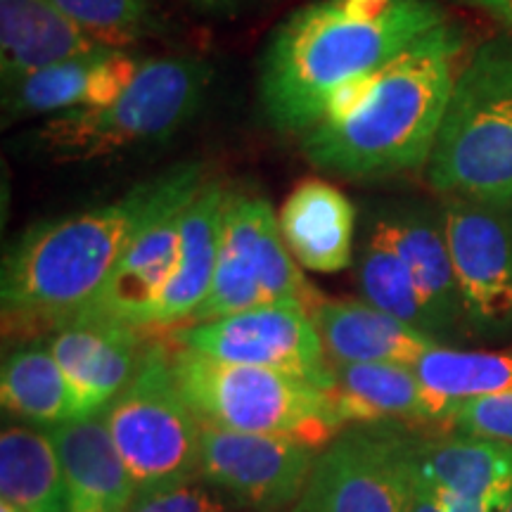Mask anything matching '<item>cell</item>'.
<instances>
[{
    "mask_svg": "<svg viewBox=\"0 0 512 512\" xmlns=\"http://www.w3.org/2000/svg\"><path fill=\"white\" fill-rule=\"evenodd\" d=\"M105 420L138 498L200 477V420L178 387L166 339L147 347Z\"/></svg>",
    "mask_w": 512,
    "mask_h": 512,
    "instance_id": "52a82bcc",
    "label": "cell"
},
{
    "mask_svg": "<svg viewBox=\"0 0 512 512\" xmlns=\"http://www.w3.org/2000/svg\"><path fill=\"white\" fill-rule=\"evenodd\" d=\"M356 273L358 287H361L368 304L403 320V323L430 332L427 313L422 309L418 287L413 283L411 271H408L406 264L399 259V254L394 252L392 245L373 226H368L366 230V240H363L361 254H358Z\"/></svg>",
    "mask_w": 512,
    "mask_h": 512,
    "instance_id": "4316f807",
    "label": "cell"
},
{
    "mask_svg": "<svg viewBox=\"0 0 512 512\" xmlns=\"http://www.w3.org/2000/svg\"><path fill=\"white\" fill-rule=\"evenodd\" d=\"M448 425L465 437L512 444V389L458 403Z\"/></svg>",
    "mask_w": 512,
    "mask_h": 512,
    "instance_id": "f1b7e54d",
    "label": "cell"
},
{
    "mask_svg": "<svg viewBox=\"0 0 512 512\" xmlns=\"http://www.w3.org/2000/svg\"><path fill=\"white\" fill-rule=\"evenodd\" d=\"M107 48L53 0H0V72L5 86L50 64Z\"/></svg>",
    "mask_w": 512,
    "mask_h": 512,
    "instance_id": "44dd1931",
    "label": "cell"
},
{
    "mask_svg": "<svg viewBox=\"0 0 512 512\" xmlns=\"http://www.w3.org/2000/svg\"><path fill=\"white\" fill-rule=\"evenodd\" d=\"M427 178L451 197L512 202V46L486 43L460 69Z\"/></svg>",
    "mask_w": 512,
    "mask_h": 512,
    "instance_id": "277c9868",
    "label": "cell"
},
{
    "mask_svg": "<svg viewBox=\"0 0 512 512\" xmlns=\"http://www.w3.org/2000/svg\"><path fill=\"white\" fill-rule=\"evenodd\" d=\"M147 330L105 318H74L46 335V347L72 384L81 418L102 413L128 387L150 344Z\"/></svg>",
    "mask_w": 512,
    "mask_h": 512,
    "instance_id": "4fadbf2b",
    "label": "cell"
},
{
    "mask_svg": "<svg viewBox=\"0 0 512 512\" xmlns=\"http://www.w3.org/2000/svg\"><path fill=\"white\" fill-rule=\"evenodd\" d=\"M211 81L207 62L195 57L145 60L131 88L107 107H74L36 131L38 150L57 162L110 157L162 140L200 110Z\"/></svg>",
    "mask_w": 512,
    "mask_h": 512,
    "instance_id": "8992f818",
    "label": "cell"
},
{
    "mask_svg": "<svg viewBox=\"0 0 512 512\" xmlns=\"http://www.w3.org/2000/svg\"><path fill=\"white\" fill-rule=\"evenodd\" d=\"M448 252L467 323L482 335L512 328V233L486 204L451 197L444 204Z\"/></svg>",
    "mask_w": 512,
    "mask_h": 512,
    "instance_id": "7c38bea8",
    "label": "cell"
},
{
    "mask_svg": "<svg viewBox=\"0 0 512 512\" xmlns=\"http://www.w3.org/2000/svg\"><path fill=\"white\" fill-rule=\"evenodd\" d=\"M131 512H226V508L211 491L190 479L171 489L136 498Z\"/></svg>",
    "mask_w": 512,
    "mask_h": 512,
    "instance_id": "4dcf8cb0",
    "label": "cell"
},
{
    "mask_svg": "<svg viewBox=\"0 0 512 512\" xmlns=\"http://www.w3.org/2000/svg\"><path fill=\"white\" fill-rule=\"evenodd\" d=\"M505 512H512V498H510V503H508V508H505Z\"/></svg>",
    "mask_w": 512,
    "mask_h": 512,
    "instance_id": "d590c367",
    "label": "cell"
},
{
    "mask_svg": "<svg viewBox=\"0 0 512 512\" xmlns=\"http://www.w3.org/2000/svg\"><path fill=\"white\" fill-rule=\"evenodd\" d=\"M226 200L228 192L219 183H204L185 207L178 264L152 311L150 330L188 323L207 299L219 259Z\"/></svg>",
    "mask_w": 512,
    "mask_h": 512,
    "instance_id": "ffe728a7",
    "label": "cell"
},
{
    "mask_svg": "<svg viewBox=\"0 0 512 512\" xmlns=\"http://www.w3.org/2000/svg\"><path fill=\"white\" fill-rule=\"evenodd\" d=\"M332 363H401L415 366L437 339L368 302L323 299L311 311Z\"/></svg>",
    "mask_w": 512,
    "mask_h": 512,
    "instance_id": "ac0fdd59",
    "label": "cell"
},
{
    "mask_svg": "<svg viewBox=\"0 0 512 512\" xmlns=\"http://www.w3.org/2000/svg\"><path fill=\"white\" fill-rule=\"evenodd\" d=\"M323 299L287 249L271 204L228 192L214 280L188 323L261 306H302L311 313Z\"/></svg>",
    "mask_w": 512,
    "mask_h": 512,
    "instance_id": "ba28073f",
    "label": "cell"
},
{
    "mask_svg": "<svg viewBox=\"0 0 512 512\" xmlns=\"http://www.w3.org/2000/svg\"><path fill=\"white\" fill-rule=\"evenodd\" d=\"M197 190L176 197L155 219L140 228L124 259L119 261L117 271L112 273L110 283L102 287L98 299L79 318L119 320L133 328L150 330L152 311L178 264L185 207L197 195Z\"/></svg>",
    "mask_w": 512,
    "mask_h": 512,
    "instance_id": "5bb4252c",
    "label": "cell"
},
{
    "mask_svg": "<svg viewBox=\"0 0 512 512\" xmlns=\"http://www.w3.org/2000/svg\"><path fill=\"white\" fill-rule=\"evenodd\" d=\"M463 3L489 12L498 22H503L505 27L512 29V0H463Z\"/></svg>",
    "mask_w": 512,
    "mask_h": 512,
    "instance_id": "d6a6232c",
    "label": "cell"
},
{
    "mask_svg": "<svg viewBox=\"0 0 512 512\" xmlns=\"http://www.w3.org/2000/svg\"><path fill=\"white\" fill-rule=\"evenodd\" d=\"M145 60L140 57L126 53L124 48H114L102 57V62L95 67L91 76V83H88V95L86 102L81 107H107L112 105L114 100H119L131 83L136 81V76L143 69Z\"/></svg>",
    "mask_w": 512,
    "mask_h": 512,
    "instance_id": "f546056e",
    "label": "cell"
},
{
    "mask_svg": "<svg viewBox=\"0 0 512 512\" xmlns=\"http://www.w3.org/2000/svg\"><path fill=\"white\" fill-rule=\"evenodd\" d=\"M60 456L69 512H131L138 491L105 411L48 430Z\"/></svg>",
    "mask_w": 512,
    "mask_h": 512,
    "instance_id": "e0dca14e",
    "label": "cell"
},
{
    "mask_svg": "<svg viewBox=\"0 0 512 512\" xmlns=\"http://www.w3.org/2000/svg\"><path fill=\"white\" fill-rule=\"evenodd\" d=\"M368 226H373L392 245L411 271L430 332L451 328L463 309L444 226H437L415 211H389L375 216Z\"/></svg>",
    "mask_w": 512,
    "mask_h": 512,
    "instance_id": "7402d4cb",
    "label": "cell"
},
{
    "mask_svg": "<svg viewBox=\"0 0 512 512\" xmlns=\"http://www.w3.org/2000/svg\"><path fill=\"white\" fill-rule=\"evenodd\" d=\"M200 185V166H178L117 202L29 228L3 259L5 337L36 339L79 318L110 283L140 228Z\"/></svg>",
    "mask_w": 512,
    "mask_h": 512,
    "instance_id": "6da1fadb",
    "label": "cell"
},
{
    "mask_svg": "<svg viewBox=\"0 0 512 512\" xmlns=\"http://www.w3.org/2000/svg\"><path fill=\"white\" fill-rule=\"evenodd\" d=\"M444 12L432 0H316L275 29L259 69L261 105L275 128L302 133L344 83L375 74Z\"/></svg>",
    "mask_w": 512,
    "mask_h": 512,
    "instance_id": "7a4b0ae2",
    "label": "cell"
},
{
    "mask_svg": "<svg viewBox=\"0 0 512 512\" xmlns=\"http://www.w3.org/2000/svg\"><path fill=\"white\" fill-rule=\"evenodd\" d=\"M0 401L5 413L41 430H55L64 422L81 418L72 384L46 342L38 339L19 344L5 356L0 370Z\"/></svg>",
    "mask_w": 512,
    "mask_h": 512,
    "instance_id": "603a6c76",
    "label": "cell"
},
{
    "mask_svg": "<svg viewBox=\"0 0 512 512\" xmlns=\"http://www.w3.org/2000/svg\"><path fill=\"white\" fill-rule=\"evenodd\" d=\"M69 19L107 48L136 43L152 24L150 0H53Z\"/></svg>",
    "mask_w": 512,
    "mask_h": 512,
    "instance_id": "83f0119b",
    "label": "cell"
},
{
    "mask_svg": "<svg viewBox=\"0 0 512 512\" xmlns=\"http://www.w3.org/2000/svg\"><path fill=\"white\" fill-rule=\"evenodd\" d=\"M290 512H413L403 434L351 427L320 448L304 494Z\"/></svg>",
    "mask_w": 512,
    "mask_h": 512,
    "instance_id": "30bf717a",
    "label": "cell"
},
{
    "mask_svg": "<svg viewBox=\"0 0 512 512\" xmlns=\"http://www.w3.org/2000/svg\"><path fill=\"white\" fill-rule=\"evenodd\" d=\"M413 512H494V510L482 508V505L456 501V498L437 494V491H430L425 489V486L413 482Z\"/></svg>",
    "mask_w": 512,
    "mask_h": 512,
    "instance_id": "1f68e13d",
    "label": "cell"
},
{
    "mask_svg": "<svg viewBox=\"0 0 512 512\" xmlns=\"http://www.w3.org/2000/svg\"><path fill=\"white\" fill-rule=\"evenodd\" d=\"M463 41L446 24L427 31L370 76L354 107L302 133L318 169L344 178H384L430 162L456 86Z\"/></svg>",
    "mask_w": 512,
    "mask_h": 512,
    "instance_id": "3957f363",
    "label": "cell"
},
{
    "mask_svg": "<svg viewBox=\"0 0 512 512\" xmlns=\"http://www.w3.org/2000/svg\"><path fill=\"white\" fill-rule=\"evenodd\" d=\"M181 394L202 425L283 434L325 448L344 430L330 394L278 370L242 366L169 342Z\"/></svg>",
    "mask_w": 512,
    "mask_h": 512,
    "instance_id": "5b68a950",
    "label": "cell"
},
{
    "mask_svg": "<svg viewBox=\"0 0 512 512\" xmlns=\"http://www.w3.org/2000/svg\"><path fill=\"white\" fill-rule=\"evenodd\" d=\"M320 448L283 434L235 432L200 422V479L259 512L294 505Z\"/></svg>",
    "mask_w": 512,
    "mask_h": 512,
    "instance_id": "8fae6325",
    "label": "cell"
},
{
    "mask_svg": "<svg viewBox=\"0 0 512 512\" xmlns=\"http://www.w3.org/2000/svg\"><path fill=\"white\" fill-rule=\"evenodd\" d=\"M403 456L415 484L456 501L505 512L512 498V444L458 437L420 439L403 434Z\"/></svg>",
    "mask_w": 512,
    "mask_h": 512,
    "instance_id": "9a60e30c",
    "label": "cell"
},
{
    "mask_svg": "<svg viewBox=\"0 0 512 512\" xmlns=\"http://www.w3.org/2000/svg\"><path fill=\"white\" fill-rule=\"evenodd\" d=\"M169 342L228 363L278 370L332 392V361L302 306H261L171 328Z\"/></svg>",
    "mask_w": 512,
    "mask_h": 512,
    "instance_id": "9c48e42d",
    "label": "cell"
},
{
    "mask_svg": "<svg viewBox=\"0 0 512 512\" xmlns=\"http://www.w3.org/2000/svg\"><path fill=\"white\" fill-rule=\"evenodd\" d=\"M0 496L27 512H69L55 441L34 425L0 432Z\"/></svg>",
    "mask_w": 512,
    "mask_h": 512,
    "instance_id": "cb8c5ba5",
    "label": "cell"
},
{
    "mask_svg": "<svg viewBox=\"0 0 512 512\" xmlns=\"http://www.w3.org/2000/svg\"><path fill=\"white\" fill-rule=\"evenodd\" d=\"M330 399L342 427H384L389 422H446L456 408L434 396L413 366L332 363Z\"/></svg>",
    "mask_w": 512,
    "mask_h": 512,
    "instance_id": "2e32d148",
    "label": "cell"
},
{
    "mask_svg": "<svg viewBox=\"0 0 512 512\" xmlns=\"http://www.w3.org/2000/svg\"><path fill=\"white\" fill-rule=\"evenodd\" d=\"M420 382L441 401L458 403L512 389V354L432 347L413 366Z\"/></svg>",
    "mask_w": 512,
    "mask_h": 512,
    "instance_id": "d4e9b609",
    "label": "cell"
},
{
    "mask_svg": "<svg viewBox=\"0 0 512 512\" xmlns=\"http://www.w3.org/2000/svg\"><path fill=\"white\" fill-rule=\"evenodd\" d=\"M0 512H27V510L17 508V505H12L8 501H0Z\"/></svg>",
    "mask_w": 512,
    "mask_h": 512,
    "instance_id": "e575fe53",
    "label": "cell"
},
{
    "mask_svg": "<svg viewBox=\"0 0 512 512\" xmlns=\"http://www.w3.org/2000/svg\"><path fill=\"white\" fill-rule=\"evenodd\" d=\"M190 3H195L197 8H207V10H228V8H235L240 0H190Z\"/></svg>",
    "mask_w": 512,
    "mask_h": 512,
    "instance_id": "836d02e7",
    "label": "cell"
},
{
    "mask_svg": "<svg viewBox=\"0 0 512 512\" xmlns=\"http://www.w3.org/2000/svg\"><path fill=\"white\" fill-rule=\"evenodd\" d=\"M114 48H100L72 60L50 64L5 86V117L27 119L38 114H62L86 102L88 83L102 57Z\"/></svg>",
    "mask_w": 512,
    "mask_h": 512,
    "instance_id": "484cf974",
    "label": "cell"
},
{
    "mask_svg": "<svg viewBox=\"0 0 512 512\" xmlns=\"http://www.w3.org/2000/svg\"><path fill=\"white\" fill-rule=\"evenodd\" d=\"M290 254L313 273H339L351 264L356 209L349 197L320 178L294 185L278 214Z\"/></svg>",
    "mask_w": 512,
    "mask_h": 512,
    "instance_id": "d6986e66",
    "label": "cell"
}]
</instances>
